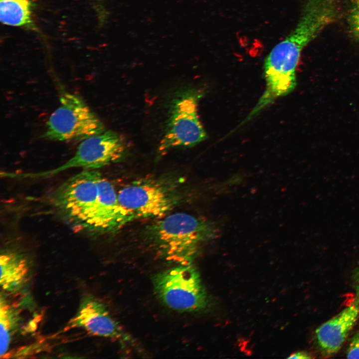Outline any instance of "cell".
I'll return each instance as SVG.
<instances>
[{
    "label": "cell",
    "mask_w": 359,
    "mask_h": 359,
    "mask_svg": "<svg viewBox=\"0 0 359 359\" xmlns=\"http://www.w3.org/2000/svg\"><path fill=\"white\" fill-rule=\"evenodd\" d=\"M219 232L218 227L212 221L177 212L147 226L143 235L162 253L184 259L193 256L201 243L216 238Z\"/></svg>",
    "instance_id": "6da1fadb"
},
{
    "label": "cell",
    "mask_w": 359,
    "mask_h": 359,
    "mask_svg": "<svg viewBox=\"0 0 359 359\" xmlns=\"http://www.w3.org/2000/svg\"><path fill=\"white\" fill-rule=\"evenodd\" d=\"M180 183L169 177L136 180L119 191V201L130 220L161 218L180 202Z\"/></svg>",
    "instance_id": "7a4b0ae2"
},
{
    "label": "cell",
    "mask_w": 359,
    "mask_h": 359,
    "mask_svg": "<svg viewBox=\"0 0 359 359\" xmlns=\"http://www.w3.org/2000/svg\"><path fill=\"white\" fill-rule=\"evenodd\" d=\"M202 93L199 89L186 87L174 93L158 147L160 154L175 148L191 147L207 139L197 114V105Z\"/></svg>",
    "instance_id": "3957f363"
},
{
    "label": "cell",
    "mask_w": 359,
    "mask_h": 359,
    "mask_svg": "<svg viewBox=\"0 0 359 359\" xmlns=\"http://www.w3.org/2000/svg\"><path fill=\"white\" fill-rule=\"evenodd\" d=\"M101 174L97 170H83L59 185L50 195L54 209L76 232L83 233L96 206Z\"/></svg>",
    "instance_id": "277c9868"
},
{
    "label": "cell",
    "mask_w": 359,
    "mask_h": 359,
    "mask_svg": "<svg viewBox=\"0 0 359 359\" xmlns=\"http://www.w3.org/2000/svg\"><path fill=\"white\" fill-rule=\"evenodd\" d=\"M106 130L102 121L79 96L64 92L42 137L53 141L81 142Z\"/></svg>",
    "instance_id": "5b68a950"
},
{
    "label": "cell",
    "mask_w": 359,
    "mask_h": 359,
    "mask_svg": "<svg viewBox=\"0 0 359 359\" xmlns=\"http://www.w3.org/2000/svg\"><path fill=\"white\" fill-rule=\"evenodd\" d=\"M152 283L157 297L174 310L196 312L207 305V294L200 275L191 265H182L160 272L153 277Z\"/></svg>",
    "instance_id": "8992f818"
},
{
    "label": "cell",
    "mask_w": 359,
    "mask_h": 359,
    "mask_svg": "<svg viewBox=\"0 0 359 359\" xmlns=\"http://www.w3.org/2000/svg\"><path fill=\"white\" fill-rule=\"evenodd\" d=\"M128 152L123 138L115 132H104L81 142L75 154L64 164L43 172L20 173L21 179H46L73 168L97 170L122 160Z\"/></svg>",
    "instance_id": "52a82bcc"
},
{
    "label": "cell",
    "mask_w": 359,
    "mask_h": 359,
    "mask_svg": "<svg viewBox=\"0 0 359 359\" xmlns=\"http://www.w3.org/2000/svg\"><path fill=\"white\" fill-rule=\"evenodd\" d=\"M98 187L96 206L83 232L92 236L115 232L131 221L120 205L113 184L102 174Z\"/></svg>",
    "instance_id": "ba28073f"
},
{
    "label": "cell",
    "mask_w": 359,
    "mask_h": 359,
    "mask_svg": "<svg viewBox=\"0 0 359 359\" xmlns=\"http://www.w3.org/2000/svg\"><path fill=\"white\" fill-rule=\"evenodd\" d=\"M66 327L82 328L92 335L107 338L118 339L123 335L105 305L91 295L81 299L75 315Z\"/></svg>",
    "instance_id": "9c48e42d"
},
{
    "label": "cell",
    "mask_w": 359,
    "mask_h": 359,
    "mask_svg": "<svg viewBox=\"0 0 359 359\" xmlns=\"http://www.w3.org/2000/svg\"><path fill=\"white\" fill-rule=\"evenodd\" d=\"M359 318V303L355 299L316 330V342L323 357H331L340 350Z\"/></svg>",
    "instance_id": "30bf717a"
},
{
    "label": "cell",
    "mask_w": 359,
    "mask_h": 359,
    "mask_svg": "<svg viewBox=\"0 0 359 359\" xmlns=\"http://www.w3.org/2000/svg\"><path fill=\"white\" fill-rule=\"evenodd\" d=\"M0 283L3 290L14 291L24 283L28 273L25 257L13 249L2 251L0 257Z\"/></svg>",
    "instance_id": "8fae6325"
},
{
    "label": "cell",
    "mask_w": 359,
    "mask_h": 359,
    "mask_svg": "<svg viewBox=\"0 0 359 359\" xmlns=\"http://www.w3.org/2000/svg\"><path fill=\"white\" fill-rule=\"evenodd\" d=\"M30 0H0V20L11 26L28 25L31 23Z\"/></svg>",
    "instance_id": "7c38bea8"
},
{
    "label": "cell",
    "mask_w": 359,
    "mask_h": 359,
    "mask_svg": "<svg viewBox=\"0 0 359 359\" xmlns=\"http://www.w3.org/2000/svg\"><path fill=\"white\" fill-rule=\"evenodd\" d=\"M0 309V355H4L17 326L18 318L15 311L1 298Z\"/></svg>",
    "instance_id": "4fadbf2b"
},
{
    "label": "cell",
    "mask_w": 359,
    "mask_h": 359,
    "mask_svg": "<svg viewBox=\"0 0 359 359\" xmlns=\"http://www.w3.org/2000/svg\"><path fill=\"white\" fill-rule=\"evenodd\" d=\"M348 21L352 36L359 42V0H351Z\"/></svg>",
    "instance_id": "5bb4252c"
},
{
    "label": "cell",
    "mask_w": 359,
    "mask_h": 359,
    "mask_svg": "<svg viewBox=\"0 0 359 359\" xmlns=\"http://www.w3.org/2000/svg\"><path fill=\"white\" fill-rule=\"evenodd\" d=\"M348 359H359V331L352 338L347 352Z\"/></svg>",
    "instance_id": "9a60e30c"
},
{
    "label": "cell",
    "mask_w": 359,
    "mask_h": 359,
    "mask_svg": "<svg viewBox=\"0 0 359 359\" xmlns=\"http://www.w3.org/2000/svg\"><path fill=\"white\" fill-rule=\"evenodd\" d=\"M352 280L356 293V299L359 303V263L353 271Z\"/></svg>",
    "instance_id": "2e32d148"
},
{
    "label": "cell",
    "mask_w": 359,
    "mask_h": 359,
    "mask_svg": "<svg viewBox=\"0 0 359 359\" xmlns=\"http://www.w3.org/2000/svg\"><path fill=\"white\" fill-rule=\"evenodd\" d=\"M312 357L307 352L304 351L298 352L295 353L288 357V359H311Z\"/></svg>",
    "instance_id": "e0dca14e"
}]
</instances>
